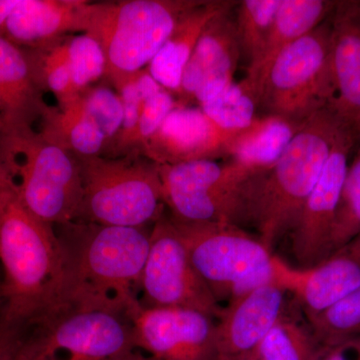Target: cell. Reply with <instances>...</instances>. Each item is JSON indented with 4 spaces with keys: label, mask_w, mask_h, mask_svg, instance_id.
<instances>
[{
    "label": "cell",
    "mask_w": 360,
    "mask_h": 360,
    "mask_svg": "<svg viewBox=\"0 0 360 360\" xmlns=\"http://www.w3.org/2000/svg\"><path fill=\"white\" fill-rule=\"evenodd\" d=\"M58 227L65 229L58 238L65 270L58 305L110 310L130 319L142 307L150 231L79 221Z\"/></svg>",
    "instance_id": "6da1fadb"
},
{
    "label": "cell",
    "mask_w": 360,
    "mask_h": 360,
    "mask_svg": "<svg viewBox=\"0 0 360 360\" xmlns=\"http://www.w3.org/2000/svg\"><path fill=\"white\" fill-rule=\"evenodd\" d=\"M0 262L4 272L1 321L7 328L21 331L58 304L65 251L56 227L32 214L1 175Z\"/></svg>",
    "instance_id": "7a4b0ae2"
},
{
    "label": "cell",
    "mask_w": 360,
    "mask_h": 360,
    "mask_svg": "<svg viewBox=\"0 0 360 360\" xmlns=\"http://www.w3.org/2000/svg\"><path fill=\"white\" fill-rule=\"evenodd\" d=\"M341 127L330 110L319 111L303 123L276 165L255 175L248 224L270 251L292 231Z\"/></svg>",
    "instance_id": "3957f363"
},
{
    "label": "cell",
    "mask_w": 360,
    "mask_h": 360,
    "mask_svg": "<svg viewBox=\"0 0 360 360\" xmlns=\"http://www.w3.org/2000/svg\"><path fill=\"white\" fill-rule=\"evenodd\" d=\"M0 175L42 221L54 227L77 221L82 184L77 156L34 125L4 127Z\"/></svg>",
    "instance_id": "277c9868"
},
{
    "label": "cell",
    "mask_w": 360,
    "mask_h": 360,
    "mask_svg": "<svg viewBox=\"0 0 360 360\" xmlns=\"http://www.w3.org/2000/svg\"><path fill=\"white\" fill-rule=\"evenodd\" d=\"M77 158L82 184L77 221L146 229L165 212L160 165L146 155Z\"/></svg>",
    "instance_id": "5b68a950"
},
{
    "label": "cell",
    "mask_w": 360,
    "mask_h": 360,
    "mask_svg": "<svg viewBox=\"0 0 360 360\" xmlns=\"http://www.w3.org/2000/svg\"><path fill=\"white\" fill-rule=\"evenodd\" d=\"M200 0H122L86 4L82 33L103 47L105 77L148 68L177 21Z\"/></svg>",
    "instance_id": "8992f818"
},
{
    "label": "cell",
    "mask_w": 360,
    "mask_h": 360,
    "mask_svg": "<svg viewBox=\"0 0 360 360\" xmlns=\"http://www.w3.org/2000/svg\"><path fill=\"white\" fill-rule=\"evenodd\" d=\"M18 335L15 360H113L135 349L127 315L59 304Z\"/></svg>",
    "instance_id": "52a82bcc"
},
{
    "label": "cell",
    "mask_w": 360,
    "mask_h": 360,
    "mask_svg": "<svg viewBox=\"0 0 360 360\" xmlns=\"http://www.w3.org/2000/svg\"><path fill=\"white\" fill-rule=\"evenodd\" d=\"M172 220L194 269L219 302L274 281V255L241 227Z\"/></svg>",
    "instance_id": "ba28073f"
},
{
    "label": "cell",
    "mask_w": 360,
    "mask_h": 360,
    "mask_svg": "<svg viewBox=\"0 0 360 360\" xmlns=\"http://www.w3.org/2000/svg\"><path fill=\"white\" fill-rule=\"evenodd\" d=\"M333 98L329 16L272 61L260 86L259 110L302 124Z\"/></svg>",
    "instance_id": "9c48e42d"
},
{
    "label": "cell",
    "mask_w": 360,
    "mask_h": 360,
    "mask_svg": "<svg viewBox=\"0 0 360 360\" xmlns=\"http://www.w3.org/2000/svg\"><path fill=\"white\" fill-rule=\"evenodd\" d=\"M231 162L198 160L160 165L162 200L168 214L188 224H248L253 177Z\"/></svg>",
    "instance_id": "30bf717a"
},
{
    "label": "cell",
    "mask_w": 360,
    "mask_h": 360,
    "mask_svg": "<svg viewBox=\"0 0 360 360\" xmlns=\"http://www.w3.org/2000/svg\"><path fill=\"white\" fill-rule=\"evenodd\" d=\"M141 295L146 307L193 309L214 319L224 310L191 264L167 208L150 229Z\"/></svg>",
    "instance_id": "8fae6325"
},
{
    "label": "cell",
    "mask_w": 360,
    "mask_h": 360,
    "mask_svg": "<svg viewBox=\"0 0 360 360\" xmlns=\"http://www.w3.org/2000/svg\"><path fill=\"white\" fill-rule=\"evenodd\" d=\"M359 141L352 132L341 127L321 177L290 233L296 269H311L333 253L331 238L341 188L349 156Z\"/></svg>",
    "instance_id": "7c38bea8"
},
{
    "label": "cell",
    "mask_w": 360,
    "mask_h": 360,
    "mask_svg": "<svg viewBox=\"0 0 360 360\" xmlns=\"http://www.w3.org/2000/svg\"><path fill=\"white\" fill-rule=\"evenodd\" d=\"M135 349L156 360H219L217 322L179 307H146L130 316Z\"/></svg>",
    "instance_id": "4fadbf2b"
},
{
    "label": "cell",
    "mask_w": 360,
    "mask_h": 360,
    "mask_svg": "<svg viewBox=\"0 0 360 360\" xmlns=\"http://www.w3.org/2000/svg\"><path fill=\"white\" fill-rule=\"evenodd\" d=\"M274 276L295 296L307 319L321 314L360 288V232L311 269H296L274 257Z\"/></svg>",
    "instance_id": "5bb4252c"
},
{
    "label": "cell",
    "mask_w": 360,
    "mask_h": 360,
    "mask_svg": "<svg viewBox=\"0 0 360 360\" xmlns=\"http://www.w3.org/2000/svg\"><path fill=\"white\" fill-rule=\"evenodd\" d=\"M231 11L215 16L201 33L182 75L179 105L205 103L234 82L243 52Z\"/></svg>",
    "instance_id": "9a60e30c"
},
{
    "label": "cell",
    "mask_w": 360,
    "mask_h": 360,
    "mask_svg": "<svg viewBox=\"0 0 360 360\" xmlns=\"http://www.w3.org/2000/svg\"><path fill=\"white\" fill-rule=\"evenodd\" d=\"M238 131L220 129L198 108L179 105L144 144L141 153L160 165L226 158Z\"/></svg>",
    "instance_id": "2e32d148"
},
{
    "label": "cell",
    "mask_w": 360,
    "mask_h": 360,
    "mask_svg": "<svg viewBox=\"0 0 360 360\" xmlns=\"http://www.w3.org/2000/svg\"><path fill=\"white\" fill-rule=\"evenodd\" d=\"M330 20L335 98L328 110L360 139V1L336 2Z\"/></svg>",
    "instance_id": "e0dca14e"
},
{
    "label": "cell",
    "mask_w": 360,
    "mask_h": 360,
    "mask_svg": "<svg viewBox=\"0 0 360 360\" xmlns=\"http://www.w3.org/2000/svg\"><path fill=\"white\" fill-rule=\"evenodd\" d=\"M286 293L272 281L229 300L217 322L219 356L255 352L285 311Z\"/></svg>",
    "instance_id": "ac0fdd59"
},
{
    "label": "cell",
    "mask_w": 360,
    "mask_h": 360,
    "mask_svg": "<svg viewBox=\"0 0 360 360\" xmlns=\"http://www.w3.org/2000/svg\"><path fill=\"white\" fill-rule=\"evenodd\" d=\"M85 0H18L0 37L25 51H37L82 33Z\"/></svg>",
    "instance_id": "d6986e66"
},
{
    "label": "cell",
    "mask_w": 360,
    "mask_h": 360,
    "mask_svg": "<svg viewBox=\"0 0 360 360\" xmlns=\"http://www.w3.org/2000/svg\"><path fill=\"white\" fill-rule=\"evenodd\" d=\"M49 108L25 49L0 37V113L4 127L34 125Z\"/></svg>",
    "instance_id": "ffe728a7"
},
{
    "label": "cell",
    "mask_w": 360,
    "mask_h": 360,
    "mask_svg": "<svg viewBox=\"0 0 360 360\" xmlns=\"http://www.w3.org/2000/svg\"><path fill=\"white\" fill-rule=\"evenodd\" d=\"M238 1L200 0L187 11L146 68L149 75L177 97L184 68L191 58L201 33L215 16L231 11Z\"/></svg>",
    "instance_id": "44dd1931"
},
{
    "label": "cell",
    "mask_w": 360,
    "mask_h": 360,
    "mask_svg": "<svg viewBox=\"0 0 360 360\" xmlns=\"http://www.w3.org/2000/svg\"><path fill=\"white\" fill-rule=\"evenodd\" d=\"M338 1L328 0H283L266 44L257 63L248 68L245 77L257 90L274 58L285 47L309 34L328 20Z\"/></svg>",
    "instance_id": "7402d4cb"
},
{
    "label": "cell",
    "mask_w": 360,
    "mask_h": 360,
    "mask_svg": "<svg viewBox=\"0 0 360 360\" xmlns=\"http://www.w3.org/2000/svg\"><path fill=\"white\" fill-rule=\"evenodd\" d=\"M302 124L281 116L258 115L232 137L226 158L238 167L260 172L276 165Z\"/></svg>",
    "instance_id": "603a6c76"
},
{
    "label": "cell",
    "mask_w": 360,
    "mask_h": 360,
    "mask_svg": "<svg viewBox=\"0 0 360 360\" xmlns=\"http://www.w3.org/2000/svg\"><path fill=\"white\" fill-rule=\"evenodd\" d=\"M40 131L77 158L103 155L105 136L78 101L65 110L51 108L39 120Z\"/></svg>",
    "instance_id": "cb8c5ba5"
},
{
    "label": "cell",
    "mask_w": 360,
    "mask_h": 360,
    "mask_svg": "<svg viewBox=\"0 0 360 360\" xmlns=\"http://www.w3.org/2000/svg\"><path fill=\"white\" fill-rule=\"evenodd\" d=\"M328 349L316 340L309 323L285 310L253 354L260 360H319Z\"/></svg>",
    "instance_id": "d4e9b609"
},
{
    "label": "cell",
    "mask_w": 360,
    "mask_h": 360,
    "mask_svg": "<svg viewBox=\"0 0 360 360\" xmlns=\"http://www.w3.org/2000/svg\"><path fill=\"white\" fill-rule=\"evenodd\" d=\"M200 108L220 129L239 131L250 127L257 117L259 96L245 77L240 82H232L210 101L200 103Z\"/></svg>",
    "instance_id": "484cf974"
},
{
    "label": "cell",
    "mask_w": 360,
    "mask_h": 360,
    "mask_svg": "<svg viewBox=\"0 0 360 360\" xmlns=\"http://www.w3.org/2000/svg\"><path fill=\"white\" fill-rule=\"evenodd\" d=\"M66 41L68 37L45 49L25 51L40 89L54 94L59 110H65L79 96L73 84Z\"/></svg>",
    "instance_id": "4316f807"
},
{
    "label": "cell",
    "mask_w": 360,
    "mask_h": 360,
    "mask_svg": "<svg viewBox=\"0 0 360 360\" xmlns=\"http://www.w3.org/2000/svg\"><path fill=\"white\" fill-rule=\"evenodd\" d=\"M283 0H245L238 4L236 20L241 52L255 65L264 51Z\"/></svg>",
    "instance_id": "83f0119b"
},
{
    "label": "cell",
    "mask_w": 360,
    "mask_h": 360,
    "mask_svg": "<svg viewBox=\"0 0 360 360\" xmlns=\"http://www.w3.org/2000/svg\"><path fill=\"white\" fill-rule=\"evenodd\" d=\"M307 319L315 338L326 348L360 336V288Z\"/></svg>",
    "instance_id": "f1b7e54d"
},
{
    "label": "cell",
    "mask_w": 360,
    "mask_h": 360,
    "mask_svg": "<svg viewBox=\"0 0 360 360\" xmlns=\"http://www.w3.org/2000/svg\"><path fill=\"white\" fill-rule=\"evenodd\" d=\"M347 175L336 210L331 248L333 252L352 240L360 232V139Z\"/></svg>",
    "instance_id": "f546056e"
},
{
    "label": "cell",
    "mask_w": 360,
    "mask_h": 360,
    "mask_svg": "<svg viewBox=\"0 0 360 360\" xmlns=\"http://www.w3.org/2000/svg\"><path fill=\"white\" fill-rule=\"evenodd\" d=\"M66 45L73 84L79 96L105 77V54L97 40L87 33L70 37Z\"/></svg>",
    "instance_id": "4dcf8cb0"
},
{
    "label": "cell",
    "mask_w": 360,
    "mask_h": 360,
    "mask_svg": "<svg viewBox=\"0 0 360 360\" xmlns=\"http://www.w3.org/2000/svg\"><path fill=\"white\" fill-rule=\"evenodd\" d=\"M78 101L98 125L108 146L120 131L123 122V105L117 92L104 85H92L79 94Z\"/></svg>",
    "instance_id": "1f68e13d"
},
{
    "label": "cell",
    "mask_w": 360,
    "mask_h": 360,
    "mask_svg": "<svg viewBox=\"0 0 360 360\" xmlns=\"http://www.w3.org/2000/svg\"><path fill=\"white\" fill-rule=\"evenodd\" d=\"M179 105L174 94L165 89L142 101L141 117L134 139V153H141L146 142L158 131L165 118Z\"/></svg>",
    "instance_id": "d6a6232c"
},
{
    "label": "cell",
    "mask_w": 360,
    "mask_h": 360,
    "mask_svg": "<svg viewBox=\"0 0 360 360\" xmlns=\"http://www.w3.org/2000/svg\"><path fill=\"white\" fill-rule=\"evenodd\" d=\"M319 360H360V336L329 348Z\"/></svg>",
    "instance_id": "836d02e7"
},
{
    "label": "cell",
    "mask_w": 360,
    "mask_h": 360,
    "mask_svg": "<svg viewBox=\"0 0 360 360\" xmlns=\"http://www.w3.org/2000/svg\"><path fill=\"white\" fill-rule=\"evenodd\" d=\"M18 0H0V34Z\"/></svg>",
    "instance_id": "e575fe53"
},
{
    "label": "cell",
    "mask_w": 360,
    "mask_h": 360,
    "mask_svg": "<svg viewBox=\"0 0 360 360\" xmlns=\"http://www.w3.org/2000/svg\"><path fill=\"white\" fill-rule=\"evenodd\" d=\"M15 345L8 343L0 347V360H15Z\"/></svg>",
    "instance_id": "d590c367"
},
{
    "label": "cell",
    "mask_w": 360,
    "mask_h": 360,
    "mask_svg": "<svg viewBox=\"0 0 360 360\" xmlns=\"http://www.w3.org/2000/svg\"><path fill=\"white\" fill-rule=\"evenodd\" d=\"M113 360H156L153 359V357H146L143 356L141 354V352H137V350H134V352H129V354L122 355V356L118 357V359Z\"/></svg>",
    "instance_id": "8d00e7d4"
},
{
    "label": "cell",
    "mask_w": 360,
    "mask_h": 360,
    "mask_svg": "<svg viewBox=\"0 0 360 360\" xmlns=\"http://www.w3.org/2000/svg\"><path fill=\"white\" fill-rule=\"evenodd\" d=\"M219 360H260L257 355L251 352V354H245L240 355H234V356L220 357Z\"/></svg>",
    "instance_id": "74e56055"
},
{
    "label": "cell",
    "mask_w": 360,
    "mask_h": 360,
    "mask_svg": "<svg viewBox=\"0 0 360 360\" xmlns=\"http://www.w3.org/2000/svg\"><path fill=\"white\" fill-rule=\"evenodd\" d=\"M8 330L9 329L4 326V322L0 321V347L6 340L7 336L9 335Z\"/></svg>",
    "instance_id": "f35d334b"
},
{
    "label": "cell",
    "mask_w": 360,
    "mask_h": 360,
    "mask_svg": "<svg viewBox=\"0 0 360 360\" xmlns=\"http://www.w3.org/2000/svg\"><path fill=\"white\" fill-rule=\"evenodd\" d=\"M2 129H4V120H2L1 113H0V132H1Z\"/></svg>",
    "instance_id": "ab89813d"
},
{
    "label": "cell",
    "mask_w": 360,
    "mask_h": 360,
    "mask_svg": "<svg viewBox=\"0 0 360 360\" xmlns=\"http://www.w3.org/2000/svg\"><path fill=\"white\" fill-rule=\"evenodd\" d=\"M0 300H1V295H0Z\"/></svg>",
    "instance_id": "60d3db41"
}]
</instances>
